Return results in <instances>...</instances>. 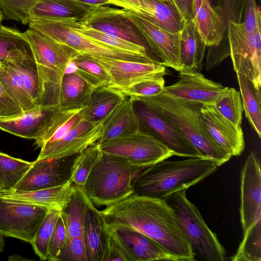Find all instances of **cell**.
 I'll use <instances>...</instances> for the list:
<instances>
[{"mask_svg":"<svg viewBox=\"0 0 261 261\" xmlns=\"http://www.w3.org/2000/svg\"><path fill=\"white\" fill-rule=\"evenodd\" d=\"M39 0H0L4 19L12 20L26 25L31 21L32 9Z\"/></svg>","mask_w":261,"mask_h":261,"instance_id":"45","label":"cell"},{"mask_svg":"<svg viewBox=\"0 0 261 261\" xmlns=\"http://www.w3.org/2000/svg\"><path fill=\"white\" fill-rule=\"evenodd\" d=\"M221 166L203 158L162 160L142 170L133 181V194L163 199L204 180Z\"/></svg>","mask_w":261,"mask_h":261,"instance_id":"2","label":"cell"},{"mask_svg":"<svg viewBox=\"0 0 261 261\" xmlns=\"http://www.w3.org/2000/svg\"><path fill=\"white\" fill-rule=\"evenodd\" d=\"M83 110L59 108L49 116L41 135L35 144L41 148L57 142L83 119Z\"/></svg>","mask_w":261,"mask_h":261,"instance_id":"26","label":"cell"},{"mask_svg":"<svg viewBox=\"0 0 261 261\" xmlns=\"http://www.w3.org/2000/svg\"><path fill=\"white\" fill-rule=\"evenodd\" d=\"M193 18L206 47L218 45L227 35V31L208 0H193Z\"/></svg>","mask_w":261,"mask_h":261,"instance_id":"25","label":"cell"},{"mask_svg":"<svg viewBox=\"0 0 261 261\" xmlns=\"http://www.w3.org/2000/svg\"><path fill=\"white\" fill-rule=\"evenodd\" d=\"M73 192V183L70 180L61 186L36 191H23L14 189L0 190V197L61 211L69 202Z\"/></svg>","mask_w":261,"mask_h":261,"instance_id":"22","label":"cell"},{"mask_svg":"<svg viewBox=\"0 0 261 261\" xmlns=\"http://www.w3.org/2000/svg\"><path fill=\"white\" fill-rule=\"evenodd\" d=\"M132 99L146 105L172 122L189 139L202 158L215 160L220 165L231 158L209 134L201 112L203 104L178 97L164 89L155 95Z\"/></svg>","mask_w":261,"mask_h":261,"instance_id":"3","label":"cell"},{"mask_svg":"<svg viewBox=\"0 0 261 261\" xmlns=\"http://www.w3.org/2000/svg\"><path fill=\"white\" fill-rule=\"evenodd\" d=\"M100 147L104 153L144 167L174 155L171 150L141 126L136 132L109 141Z\"/></svg>","mask_w":261,"mask_h":261,"instance_id":"7","label":"cell"},{"mask_svg":"<svg viewBox=\"0 0 261 261\" xmlns=\"http://www.w3.org/2000/svg\"><path fill=\"white\" fill-rule=\"evenodd\" d=\"M218 111L233 123L241 125L243 108L240 92L225 87L213 105Z\"/></svg>","mask_w":261,"mask_h":261,"instance_id":"42","label":"cell"},{"mask_svg":"<svg viewBox=\"0 0 261 261\" xmlns=\"http://www.w3.org/2000/svg\"><path fill=\"white\" fill-rule=\"evenodd\" d=\"M227 33L234 71L244 74L257 90H260L261 28L249 33L242 22L230 21Z\"/></svg>","mask_w":261,"mask_h":261,"instance_id":"8","label":"cell"},{"mask_svg":"<svg viewBox=\"0 0 261 261\" xmlns=\"http://www.w3.org/2000/svg\"><path fill=\"white\" fill-rule=\"evenodd\" d=\"M78 21L86 28L144 46L148 50L145 40L129 18L128 10L124 9L104 6L94 7Z\"/></svg>","mask_w":261,"mask_h":261,"instance_id":"11","label":"cell"},{"mask_svg":"<svg viewBox=\"0 0 261 261\" xmlns=\"http://www.w3.org/2000/svg\"><path fill=\"white\" fill-rule=\"evenodd\" d=\"M71 63L75 70L94 88L111 85V75L91 55L79 54Z\"/></svg>","mask_w":261,"mask_h":261,"instance_id":"37","label":"cell"},{"mask_svg":"<svg viewBox=\"0 0 261 261\" xmlns=\"http://www.w3.org/2000/svg\"><path fill=\"white\" fill-rule=\"evenodd\" d=\"M48 210L0 197V231L31 244Z\"/></svg>","mask_w":261,"mask_h":261,"instance_id":"9","label":"cell"},{"mask_svg":"<svg viewBox=\"0 0 261 261\" xmlns=\"http://www.w3.org/2000/svg\"><path fill=\"white\" fill-rule=\"evenodd\" d=\"M186 190L163 198L173 209L195 257L208 261H223L226 252L217 235L207 226L197 207L187 198Z\"/></svg>","mask_w":261,"mask_h":261,"instance_id":"5","label":"cell"},{"mask_svg":"<svg viewBox=\"0 0 261 261\" xmlns=\"http://www.w3.org/2000/svg\"><path fill=\"white\" fill-rule=\"evenodd\" d=\"M236 74L245 116L259 138H260V90H257L244 74L240 72Z\"/></svg>","mask_w":261,"mask_h":261,"instance_id":"34","label":"cell"},{"mask_svg":"<svg viewBox=\"0 0 261 261\" xmlns=\"http://www.w3.org/2000/svg\"><path fill=\"white\" fill-rule=\"evenodd\" d=\"M4 19V17L2 11L0 10V24H1L2 21Z\"/></svg>","mask_w":261,"mask_h":261,"instance_id":"56","label":"cell"},{"mask_svg":"<svg viewBox=\"0 0 261 261\" xmlns=\"http://www.w3.org/2000/svg\"><path fill=\"white\" fill-rule=\"evenodd\" d=\"M29 25L30 28L37 30L68 45L79 54L144 63L160 62L149 55L124 51L89 39L72 30L66 19L33 20Z\"/></svg>","mask_w":261,"mask_h":261,"instance_id":"6","label":"cell"},{"mask_svg":"<svg viewBox=\"0 0 261 261\" xmlns=\"http://www.w3.org/2000/svg\"><path fill=\"white\" fill-rule=\"evenodd\" d=\"M22 109L9 96L0 82V117L7 118L18 115Z\"/></svg>","mask_w":261,"mask_h":261,"instance_id":"50","label":"cell"},{"mask_svg":"<svg viewBox=\"0 0 261 261\" xmlns=\"http://www.w3.org/2000/svg\"><path fill=\"white\" fill-rule=\"evenodd\" d=\"M67 237L66 226L60 214L51 239L48 260H56L57 257L66 242Z\"/></svg>","mask_w":261,"mask_h":261,"instance_id":"48","label":"cell"},{"mask_svg":"<svg viewBox=\"0 0 261 261\" xmlns=\"http://www.w3.org/2000/svg\"><path fill=\"white\" fill-rule=\"evenodd\" d=\"M80 3L87 5L92 8L106 5H111L107 0H76Z\"/></svg>","mask_w":261,"mask_h":261,"instance_id":"53","label":"cell"},{"mask_svg":"<svg viewBox=\"0 0 261 261\" xmlns=\"http://www.w3.org/2000/svg\"><path fill=\"white\" fill-rule=\"evenodd\" d=\"M25 59L35 58L24 33L0 24V62Z\"/></svg>","mask_w":261,"mask_h":261,"instance_id":"32","label":"cell"},{"mask_svg":"<svg viewBox=\"0 0 261 261\" xmlns=\"http://www.w3.org/2000/svg\"><path fill=\"white\" fill-rule=\"evenodd\" d=\"M94 89L75 69L66 72L62 80L60 108L84 109L89 105Z\"/></svg>","mask_w":261,"mask_h":261,"instance_id":"30","label":"cell"},{"mask_svg":"<svg viewBox=\"0 0 261 261\" xmlns=\"http://www.w3.org/2000/svg\"><path fill=\"white\" fill-rule=\"evenodd\" d=\"M57 109L36 106L17 116L0 117V129L21 138L35 140L41 135L51 113Z\"/></svg>","mask_w":261,"mask_h":261,"instance_id":"23","label":"cell"},{"mask_svg":"<svg viewBox=\"0 0 261 261\" xmlns=\"http://www.w3.org/2000/svg\"><path fill=\"white\" fill-rule=\"evenodd\" d=\"M89 199L84 188L73 183V192L71 199L60 214L64 221L67 237H83L85 214Z\"/></svg>","mask_w":261,"mask_h":261,"instance_id":"31","label":"cell"},{"mask_svg":"<svg viewBox=\"0 0 261 261\" xmlns=\"http://www.w3.org/2000/svg\"><path fill=\"white\" fill-rule=\"evenodd\" d=\"M109 228L127 261H179L152 239L138 231L124 228Z\"/></svg>","mask_w":261,"mask_h":261,"instance_id":"18","label":"cell"},{"mask_svg":"<svg viewBox=\"0 0 261 261\" xmlns=\"http://www.w3.org/2000/svg\"><path fill=\"white\" fill-rule=\"evenodd\" d=\"M134 103V100L130 97L125 95L101 120L102 135L97 142L99 145L140 128Z\"/></svg>","mask_w":261,"mask_h":261,"instance_id":"21","label":"cell"},{"mask_svg":"<svg viewBox=\"0 0 261 261\" xmlns=\"http://www.w3.org/2000/svg\"><path fill=\"white\" fill-rule=\"evenodd\" d=\"M225 88L221 84L207 79L197 70L180 71L179 80L164 87L173 95L203 105H214Z\"/></svg>","mask_w":261,"mask_h":261,"instance_id":"20","label":"cell"},{"mask_svg":"<svg viewBox=\"0 0 261 261\" xmlns=\"http://www.w3.org/2000/svg\"><path fill=\"white\" fill-rule=\"evenodd\" d=\"M180 56L182 65L180 71L200 72L206 46L202 41L193 18L182 22Z\"/></svg>","mask_w":261,"mask_h":261,"instance_id":"27","label":"cell"},{"mask_svg":"<svg viewBox=\"0 0 261 261\" xmlns=\"http://www.w3.org/2000/svg\"><path fill=\"white\" fill-rule=\"evenodd\" d=\"M0 82L11 98L23 112L36 107L27 93L19 74L5 62H0Z\"/></svg>","mask_w":261,"mask_h":261,"instance_id":"35","label":"cell"},{"mask_svg":"<svg viewBox=\"0 0 261 261\" xmlns=\"http://www.w3.org/2000/svg\"><path fill=\"white\" fill-rule=\"evenodd\" d=\"M161 1H165V2H170V1H171V0H161Z\"/></svg>","mask_w":261,"mask_h":261,"instance_id":"57","label":"cell"},{"mask_svg":"<svg viewBox=\"0 0 261 261\" xmlns=\"http://www.w3.org/2000/svg\"><path fill=\"white\" fill-rule=\"evenodd\" d=\"M92 8L76 0H39L31 11V21L36 19L79 20Z\"/></svg>","mask_w":261,"mask_h":261,"instance_id":"28","label":"cell"},{"mask_svg":"<svg viewBox=\"0 0 261 261\" xmlns=\"http://www.w3.org/2000/svg\"><path fill=\"white\" fill-rule=\"evenodd\" d=\"M30 162L0 151V190L13 188L31 167Z\"/></svg>","mask_w":261,"mask_h":261,"instance_id":"38","label":"cell"},{"mask_svg":"<svg viewBox=\"0 0 261 261\" xmlns=\"http://www.w3.org/2000/svg\"><path fill=\"white\" fill-rule=\"evenodd\" d=\"M181 21L193 18V0H171Z\"/></svg>","mask_w":261,"mask_h":261,"instance_id":"51","label":"cell"},{"mask_svg":"<svg viewBox=\"0 0 261 261\" xmlns=\"http://www.w3.org/2000/svg\"><path fill=\"white\" fill-rule=\"evenodd\" d=\"M91 56L111 75L109 87L118 90L143 80L167 74L165 67L160 62L144 63Z\"/></svg>","mask_w":261,"mask_h":261,"instance_id":"16","label":"cell"},{"mask_svg":"<svg viewBox=\"0 0 261 261\" xmlns=\"http://www.w3.org/2000/svg\"><path fill=\"white\" fill-rule=\"evenodd\" d=\"M129 18L145 40L148 49L165 67L180 72L182 65L180 56V31L172 33L164 30L128 11Z\"/></svg>","mask_w":261,"mask_h":261,"instance_id":"12","label":"cell"},{"mask_svg":"<svg viewBox=\"0 0 261 261\" xmlns=\"http://www.w3.org/2000/svg\"><path fill=\"white\" fill-rule=\"evenodd\" d=\"M5 62L11 65L19 74L27 93L37 106L40 96L41 85L35 60L25 59Z\"/></svg>","mask_w":261,"mask_h":261,"instance_id":"39","label":"cell"},{"mask_svg":"<svg viewBox=\"0 0 261 261\" xmlns=\"http://www.w3.org/2000/svg\"><path fill=\"white\" fill-rule=\"evenodd\" d=\"M102 151L97 142L77 154L74 158L70 179L83 187L90 171L101 156Z\"/></svg>","mask_w":261,"mask_h":261,"instance_id":"40","label":"cell"},{"mask_svg":"<svg viewBox=\"0 0 261 261\" xmlns=\"http://www.w3.org/2000/svg\"><path fill=\"white\" fill-rule=\"evenodd\" d=\"M201 112L206 128L215 142L231 157L240 155L245 148L241 125L227 119L213 105H203Z\"/></svg>","mask_w":261,"mask_h":261,"instance_id":"19","label":"cell"},{"mask_svg":"<svg viewBox=\"0 0 261 261\" xmlns=\"http://www.w3.org/2000/svg\"><path fill=\"white\" fill-rule=\"evenodd\" d=\"M76 155L59 159H36L12 189L32 191L65 184L71 180Z\"/></svg>","mask_w":261,"mask_h":261,"instance_id":"13","label":"cell"},{"mask_svg":"<svg viewBox=\"0 0 261 261\" xmlns=\"http://www.w3.org/2000/svg\"><path fill=\"white\" fill-rule=\"evenodd\" d=\"M248 0H213L212 6L227 31L229 22L243 21Z\"/></svg>","mask_w":261,"mask_h":261,"instance_id":"44","label":"cell"},{"mask_svg":"<svg viewBox=\"0 0 261 261\" xmlns=\"http://www.w3.org/2000/svg\"><path fill=\"white\" fill-rule=\"evenodd\" d=\"M245 30L252 33L261 28V12L255 0H248L243 21L242 22Z\"/></svg>","mask_w":261,"mask_h":261,"instance_id":"49","label":"cell"},{"mask_svg":"<svg viewBox=\"0 0 261 261\" xmlns=\"http://www.w3.org/2000/svg\"><path fill=\"white\" fill-rule=\"evenodd\" d=\"M8 259L9 260H28L27 259L22 258V257L18 256L17 255H16V254H14L11 256H9L8 257Z\"/></svg>","mask_w":261,"mask_h":261,"instance_id":"55","label":"cell"},{"mask_svg":"<svg viewBox=\"0 0 261 261\" xmlns=\"http://www.w3.org/2000/svg\"><path fill=\"white\" fill-rule=\"evenodd\" d=\"M99 211L109 228L138 231L179 261L195 260L174 211L164 199L132 194Z\"/></svg>","mask_w":261,"mask_h":261,"instance_id":"1","label":"cell"},{"mask_svg":"<svg viewBox=\"0 0 261 261\" xmlns=\"http://www.w3.org/2000/svg\"><path fill=\"white\" fill-rule=\"evenodd\" d=\"M140 125L171 150L174 155L202 158L186 136L172 122L146 105L134 101Z\"/></svg>","mask_w":261,"mask_h":261,"instance_id":"10","label":"cell"},{"mask_svg":"<svg viewBox=\"0 0 261 261\" xmlns=\"http://www.w3.org/2000/svg\"><path fill=\"white\" fill-rule=\"evenodd\" d=\"M102 135V120H83L62 139L41 148L37 159H59L79 153L97 142Z\"/></svg>","mask_w":261,"mask_h":261,"instance_id":"17","label":"cell"},{"mask_svg":"<svg viewBox=\"0 0 261 261\" xmlns=\"http://www.w3.org/2000/svg\"><path fill=\"white\" fill-rule=\"evenodd\" d=\"M240 215L243 234L261 218V171L255 153L248 155L241 174Z\"/></svg>","mask_w":261,"mask_h":261,"instance_id":"14","label":"cell"},{"mask_svg":"<svg viewBox=\"0 0 261 261\" xmlns=\"http://www.w3.org/2000/svg\"><path fill=\"white\" fill-rule=\"evenodd\" d=\"M124 96L119 91L108 86L95 88L89 105L83 110V119L91 121L101 120Z\"/></svg>","mask_w":261,"mask_h":261,"instance_id":"33","label":"cell"},{"mask_svg":"<svg viewBox=\"0 0 261 261\" xmlns=\"http://www.w3.org/2000/svg\"><path fill=\"white\" fill-rule=\"evenodd\" d=\"M4 247H5L4 236L0 231V253L4 250Z\"/></svg>","mask_w":261,"mask_h":261,"instance_id":"54","label":"cell"},{"mask_svg":"<svg viewBox=\"0 0 261 261\" xmlns=\"http://www.w3.org/2000/svg\"><path fill=\"white\" fill-rule=\"evenodd\" d=\"M145 168L102 152L83 187L96 207L108 206L133 194V181Z\"/></svg>","mask_w":261,"mask_h":261,"instance_id":"4","label":"cell"},{"mask_svg":"<svg viewBox=\"0 0 261 261\" xmlns=\"http://www.w3.org/2000/svg\"><path fill=\"white\" fill-rule=\"evenodd\" d=\"M68 21L72 30L94 41L124 51L142 55H149L148 50L144 46L86 28L80 24L78 20H68Z\"/></svg>","mask_w":261,"mask_h":261,"instance_id":"36","label":"cell"},{"mask_svg":"<svg viewBox=\"0 0 261 261\" xmlns=\"http://www.w3.org/2000/svg\"><path fill=\"white\" fill-rule=\"evenodd\" d=\"M24 33L33 51L37 65L54 70L62 75L79 53L46 34L30 28Z\"/></svg>","mask_w":261,"mask_h":261,"instance_id":"15","label":"cell"},{"mask_svg":"<svg viewBox=\"0 0 261 261\" xmlns=\"http://www.w3.org/2000/svg\"><path fill=\"white\" fill-rule=\"evenodd\" d=\"M107 226L100 211L89 199L83 228L87 261H103Z\"/></svg>","mask_w":261,"mask_h":261,"instance_id":"24","label":"cell"},{"mask_svg":"<svg viewBox=\"0 0 261 261\" xmlns=\"http://www.w3.org/2000/svg\"><path fill=\"white\" fill-rule=\"evenodd\" d=\"M139 1L140 12L136 13L139 16L170 32L181 31L182 21L172 1Z\"/></svg>","mask_w":261,"mask_h":261,"instance_id":"29","label":"cell"},{"mask_svg":"<svg viewBox=\"0 0 261 261\" xmlns=\"http://www.w3.org/2000/svg\"><path fill=\"white\" fill-rule=\"evenodd\" d=\"M212 1L213 0H208L209 2H210V3L211 4V5L212 4Z\"/></svg>","mask_w":261,"mask_h":261,"instance_id":"58","label":"cell"},{"mask_svg":"<svg viewBox=\"0 0 261 261\" xmlns=\"http://www.w3.org/2000/svg\"><path fill=\"white\" fill-rule=\"evenodd\" d=\"M111 5L122 8L126 10L136 13L140 12V3L139 0H107Z\"/></svg>","mask_w":261,"mask_h":261,"instance_id":"52","label":"cell"},{"mask_svg":"<svg viewBox=\"0 0 261 261\" xmlns=\"http://www.w3.org/2000/svg\"><path fill=\"white\" fill-rule=\"evenodd\" d=\"M56 261H87L83 237H67Z\"/></svg>","mask_w":261,"mask_h":261,"instance_id":"47","label":"cell"},{"mask_svg":"<svg viewBox=\"0 0 261 261\" xmlns=\"http://www.w3.org/2000/svg\"><path fill=\"white\" fill-rule=\"evenodd\" d=\"M60 214L59 210H48L31 244L41 260H47L51 239Z\"/></svg>","mask_w":261,"mask_h":261,"instance_id":"43","label":"cell"},{"mask_svg":"<svg viewBox=\"0 0 261 261\" xmlns=\"http://www.w3.org/2000/svg\"><path fill=\"white\" fill-rule=\"evenodd\" d=\"M233 261L261 260V218L255 222L243 234V238Z\"/></svg>","mask_w":261,"mask_h":261,"instance_id":"41","label":"cell"},{"mask_svg":"<svg viewBox=\"0 0 261 261\" xmlns=\"http://www.w3.org/2000/svg\"><path fill=\"white\" fill-rule=\"evenodd\" d=\"M165 87L164 76H161L139 81L118 91L133 98L159 94L163 91Z\"/></svg>","mask_w":261,"mask_h":261,"instance_id":"46","label":"cell"}]
</instances>
